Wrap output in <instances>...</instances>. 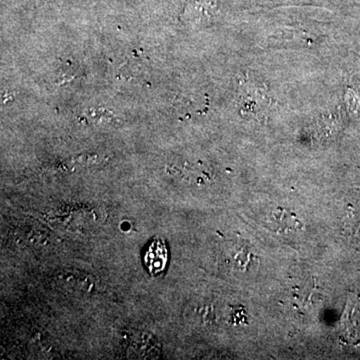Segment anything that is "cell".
<instances>
[{
    "mask_svg": "<svg viewBox=\"0 0 360 360\" xmlns=\"http://www.w3.org/2000/svg\"><path fill=\"white\" fill-rule=\"evenodd\" d=\"M143 260L149 274L153 276H158L165 271L168 260V251L165 241L160 238L153 239L146 248Z\"/></svg>",
    "mask_w": 360,
    "mask_h": 360,
    "instance_id": "6da1fadb",
    "label": "cell"
}]
</instances>
